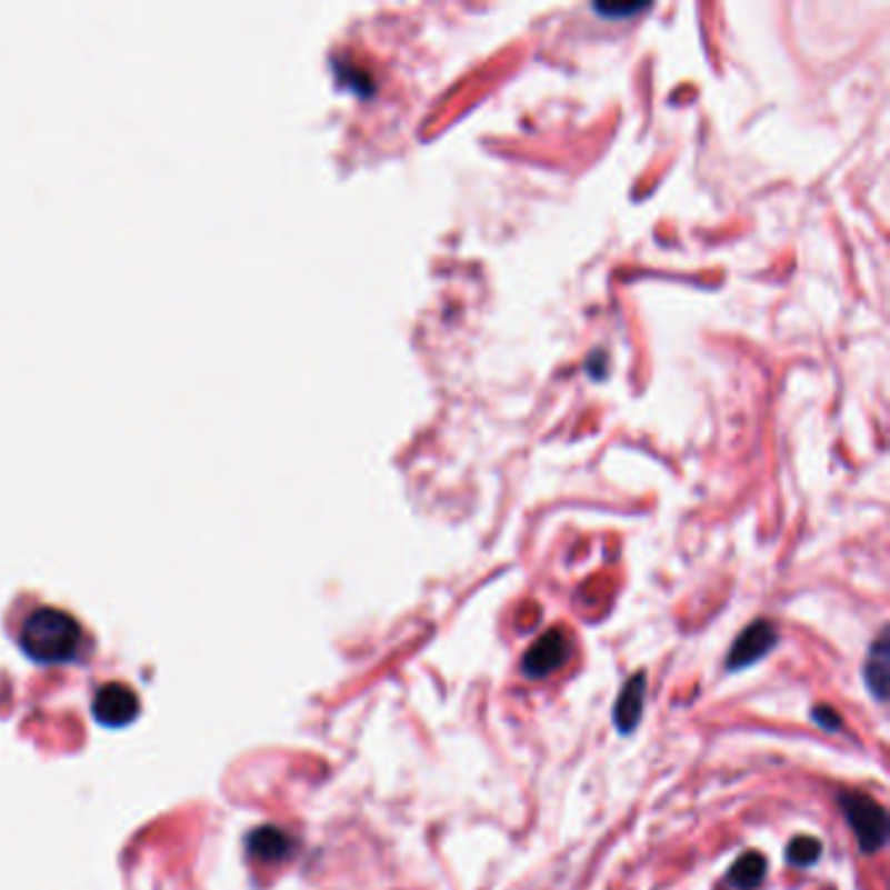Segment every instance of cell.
Here are the masks:
<instances>
[{
    "label": "cell",
    "instance_id": "1",
    "mask_svg": "<svg viewBox=\"0 0 890 890\" xmlns=\"http://www.w3.org/2000/svg\"><path fill=\"white\" fill-rule=\"evenodd\" d=\"M21 648L37 663L58 666L77 661L84 648V632L69 611L42 606L27 617L21 627Z\"/></svg>",
    "mask_w": 890,
    "mask_h": 890
},
{
    "label": "cell",
    "instance_id": "2",
    "mask_svg": "<svg viewBox=\"0 0 890 890\" xmlns=\"http://www.w3.org/2000/svg\"><path fill=\"white\" fill-rule=\"evenodd\" d=\"M841 810L847 814L849 826L854 828L857 841L862 851H880L888 841V814L882 804L874 802L872 797L857 794V791H843L839 797Z\"/></svg>",
    "mask_w": 890,
    "mask_h": 890
},
{
    "label": "cell",
    "instance_id": "3",
    "mask_svg": "<svg viewBox=\"0 0 890 890\" xmlns=\"http://www.w3.org/2000/svg\"><path fill=\"white\" fill-rule=\"evenodd\" d=\"M92 710L102 727L123 729L139 716V698L131 687H126L121 682H110L100 687V692L94 694Z\"/></svg>",
    "mask_w": 890,
    "mask_h": 890
},
{
    "label": "cell",
    "instance_id": "4",
    "mask_svg": "<svg viewBox=\"0 0 890 890\" xmlns=\"http://www.w3.org/2000/svg\"><path fill=\"white\" fill-rule=\"evenodd\" d=\"M567 658H570L567 634L562 630H549L528 648L526 658H522V671H526L528 679H543L562 669Z\"/></svg>",
    "mask_w": 890,
    "mask_h": 890
},
{
    "label": "cell",
    "instance_id": "5",
    "mask_svg": "<svg viewBox=\"0 0 890 890\" xmlns=\"http://www.w3.org/2000/svg\"><path fill=\"white\" fill-rule=\"evenodd\" d=\"M778 642V630L773 622H754L747 627V630L739 634L734 648L729 653V669H744V666L758 663L760 658H766L770 650L776 648Z\"/></svg>",
    "mask_w": 890,
    "mask_h": 890
},
{
    "label": "cell",
    "instance_id": "6",
    "mask_svg": "<svg viewBox=\"0 0 890 890\" xmlns=\"http://www.w3.org/2000/svg\"><path fill=\"white\" fill-rule=\"evenodd\" d=\"M646 687H648L646 671H638V674L622 687V692H619L614 706V723L619 731H624V734H630V731L638 727L642 706H646Z\"/></svg>",
    "mask_w": 890,
    "mask_h": 890
},
{
    "label": "cell",
    "instance_id": "7",
    "mask_svg": "<svg viewBox=\"0 0 890 890\" xmlns=\"http://www.w3.org/2000/svg\"><path fill=\"white\" fill-rule=\"evenodd\" d=\"M293 851V841L280 828L264 826L249 836V854L259 862H282Z\"/></svg>",
    "mask_w": 890,
    "mask_h": 890
},
{
    "label": "cell",
    "instance_id": "8",
    "mask_svg": "<svg viewBox=\"0 0 890 890\" xmlns=\"http://www.w3.org/2000/svg\"><path fill=\"white\" fill-rule=\"evenodd\" d=\"M888 661H890L888 634L882 632L880 638L874 640V646L870 648V653H867V666H864L867 687H870L872 694L880 702L886 700V694H888Z\"/></svg>",
    "mask_w": 890,
    "mask_h": 890
},
{
    "label": "cell",
    "instance_id": "9",
    "mask_svg": "<svg viewBox=\"0 0 890 890\" xmlns=\"http://www.w3.org/2000/svg\"><path fill=\"white\" fill-rule=\"evenodd\" d=\"M762 878H766V859H762L758 851H750V854L739 857L734 867H731V882L742 890L758 888Z\"/></svg>",
    "mask_w": 890,
    "mask_h": 890
},
{
    "label": "cell",
    "instance_id": "10",
    "mask_svg": "<svg viewBox=\"0 0 890 890\" xmlns=\"http://www.w3.org/2000/svg\"><path fill=\"white\" fill-rule=\"evenodd\" d=\"M820 841L812 839V836H799V839L791 841V847L787 851V859L797 867H810L820 859Z\"/></svg>",
    "mask_w": 890,
    "mask_h": 890
},
{
    "label": "cell",
    "instance_id": "11",
    "mask_svg": "<svg viewBox=\"0 0 890 890\" xmlns=\"http://www.w3.org/2000/svg\"><path fill=\"white\" fill-rule=\"evenodd\" d=\"M812 718L820 723L822 729H841V718L836 716L830 708H814Z\"/></svg>",
    "mask_w": 890,
    "mask_h": 890
}]
</instances>
